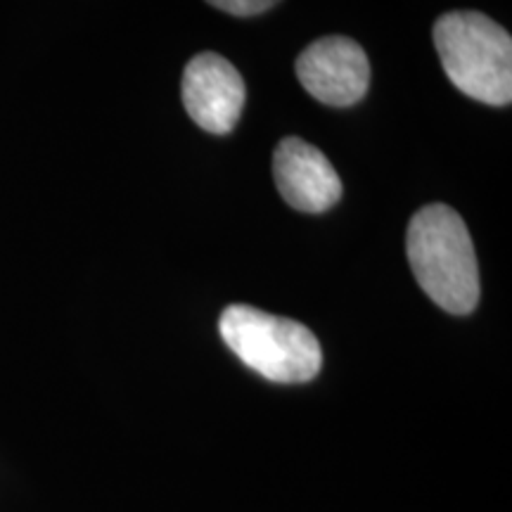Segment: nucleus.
<instances>
[{
  "mask_svg": "<svg viewBox=\"0 0 512 512\" xmlns=\"http://www.w3.org/2000/svg\"><path fill=\"white\" fill-rule=\"evenodd\" d=\"M434 46L453 86L467 98L503 107L512 100V38L482 12H446L434 24Z\"/></svg>",
  "mask_w": 512,
  "mask_h": 512,
  "instance_id": "2",
  "label": "nucleus"
},
{
  "mask_svg": "<svg viewBox=\"0 0 512 512\" xmlns=\"http://www.w3.org/2000/svg\"><path fill=\"white\" fill-rule=\"evenodd\" d=\"M406 256L422 292L453 316L479 302V266L470 230L456 209L427 204L408 223Z\"/></svg>",
  "mask_w": 512,
  "mask_h": 512,
  "instance_id": "1",
  "label": "nucleus"
},
{
  "mask_svg": "<svg viewBox=\"0 0 512 512\" xmlns=\"http://www.w3.org/2000/svg\"><path fill=\"white\" fill-rule=\"evenodd\" d=\"M219 330L226 347L266 380L299 384L320 373L323 351L299 320L233 304L223 311Z\"/></svg>",
  "mask_w": 512,
  "mask_h": 512,
  "instance_id": "3",
  "label": "nucleus"
},
{
  "mask_svg": "<svg viewBox=\"0 0 512 512\" xmlns=\"http://www.w3.org/2000/svg\"><path fill=\"white\" fill-rule=\"evenodd\" d=\"M183 102L190 119L209 133H230L245 105V81L226 57L200 53L183 72Z\"/></svg>",
  "mask_w": 512,
  "mask_h": 512,
  "instance_id": "5",
  "label": "nucleus"
},
{
  "mask_svg": "<svg viewBox=\"0 0 512 512\" xmlns=\"http://www.w3.org/2000/svg\"><path fill=\"white\" fill-rule=\"evenodd\" d=\"M297 76L311 98L330 107L356 105L370 86L366 50L347 36H325L299 55Z\"/></svg>",
  "mask_w": 512,
  "mask_h": 512,
  "instance_id": "4",
  "label": "nucleus"
},
{
  "mask_svg": "<svg viewBox=\"0 0 512 512\" xmlns=\"http://www.w3.org/2000/svg\"><path fill=\"white\" fill-rule=\"evenodd\" d=\"M207 3L214 5V8H219L221 12H228V15L254 17L275 8L280 0H207Z\"/></svg>",
  "mask_w": 512,
  "mask_h": 512,
  "instance_id": "7",
  "label": "nucleus"
},
{
  "mask_svg": "<svg viewBox=\"0 0 512 512\" xmlns=\"http://www.w3.org/2000/svg\"><path fill=\"white\" fill-rule=\"evenodd\" d=\"M273 178L290 207L320 214L342 197V181L330 159L302 138H283L273 152Z\"/></svg>",
  "mask_w": 512,
  "mask_h": 512,
  "instance_id": "6",
  "label": "nucleus"
}]
</instances>
